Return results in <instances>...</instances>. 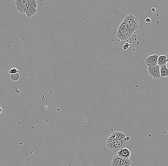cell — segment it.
<instances>
[{"instance_id":"cell-1","label":"cell","mask_w":168,"mask_h":166,"mask_svg":"<svg viewBox=\"0 0 168 166\" xmlns=\"http://www.w3.org/2000/svg\"><path fill=\"white\" fill-rule=\"evenodd\" d=\"M129 137H126L124 138L118 140L114 142L107 143L106 146L107 148L109 149L110 151L113 152L117 153L122 149L126 147L128 142L129 140Z\"/></svg>"},{"instance_id":"cell-2","label":"cell","mask_w":168,"mask_h":166,"mask_svg":"<svg viewBox=\"0 0 168 166\" xmlns=\"http://www.w3.org/2000/svg\"><path fill=\"white\" fill-rule=\"evenodd\" d=\"M131 32L128 28L127 24L123 20L120 23L117 28L116 36L119 41H126L129 39L132 36Z\"/></svg>"},{"instance_id":"cell-3","label":"cell","mask_w":168,"mask_h":166,"mask_svg":"<svg viewBox=\"0 0 168 166\" xmlns=\"http://www.w3.org/2000/svg\"><path fill=\"white\" fill-rule=\"evenodd\" d=\"M123 20L127 24L128 28L132 35L139 28L138 19L135 15H128Z\"/></svg>"},{"instance_id":"cell-4","label":"cell","mask_w":168,"mask_h":166,"mask_svg":"<svg viewBox=\"0 0 168 166\" xmlns=\"http://www.w3.org/2000/svg\"><path fill=\"white\" fill-rule=\"evenodd\" d=\"M160 66L159 65L156 66H147V70L150 76L154 79H160Z\"/></svg>"},{"instance_id":"cell-5","label":"cell","mask_w":168,"mask_h":166,"mask_svg":"<svg viewBox=\"0 0 168 166\" xmlns=\"http://www.w3.org/2000/svg\"><path fill=\"white\" fill-rule=\"evenodd\" d=\"M126 137H127V135H126L125 134H124V133H122L121 132H113L110 134V137L107 138V143L114 142L116 141L124 138Z\"/></svg>"},{"instance_id":"cell-6","label":"cell","mask_w":168,"mask_h":166,"mask_svg":"<svg viewBox=\"0 0 168 166\" xmlns=\"http://www.w3.org/2000/svg\"><path fill=\"white\" fill-rule=\"evenodd\" d=\"M28 0H16L15 1V5L16 9L20 13L24 14L26 13V9L27 7Z\"/></svg>"},{"instance_id":"cell-7","label":"cell","mask_w":168,"mask_h":166,"mask_svg":"<svg viewBox=\"0 0 168 166\" xmlns=\"http://www.w3.org/2000/svg\"><path fill=\"white\" fill-rule=\"evenodd\" d=\"M158 58H159V56L157 55H155V54H153V55L148 56L145 60L146 65V66L157 65V61Z\"/></svg>"},{"instance_id":"cell-8","label":"cell","mask_w":168,"mask_h":166,"mask_svg":"<svg viewBox=\"0 0 168 166\" xmlns=\"http://www.w3.org/2000/svg\"><path fill=\"white\" fill-rule=\"evenodd\" d=\"M117 155L121 158H129L131 155V152L128 149L125 147L117 152Z\"/></svg>"},{"instance_id":"cell-9","label":"cell","mask_w":168,"mask_h":166,"mask_svg":"<svg viewBox=\"0 0 168 166\" xmlns=\"http://www.w3.org/2000/svg\"><path fill=\"white\" fill-rule=\"evenodd\" d=\"M37 9L27 7L25 13L28 18H31L33 16H35L37 13Z\"/></svg>"},{"instance_id":"cell-10","label":"cell","mask_w":168,"mask_h":166,"mask_svg":"<svg viewBox=\"0 0 168 166\" xmlns=\"http://www.w3.org/2000/svg\"><path fill=\"white\" fill-rule=\"evenodd\" d=\"M167 63V58L165 55H161L159 56L157 61V65L160 67L166 65Z\"/></svg>"},{"instance_id":"cell-11","label":"cell","mask_w":168,"mask_h":166,"mask_svg":"<svg viewBox=\"0 0 168 166\" xmlns=\"http://www.w3.org/2000/svg\"><path fill=\"white\" fill-rule=\"evenodd\" d=\"M121 160V158L119 157L117 155L114 156L112 158L111 165L112 166H120Z\"/></svg>"},{"instance_id":"cell-12","label":"cell","mask_w":168,"mask_h":166,"mask_svg":"<svg viewBox=\"0 0 168 166\" xmlns=\"http://www.w3.org/2000/svg\"><path fill=\"white\" fill-rule=\"evenodd\" d=\"M160 74L161 78L168 77V69L166 68V65L160 67Z\"/></svg>"},{"instance_id":"cell-13","label":"cell","mask_w":168,"mask_h":166,"mask_svg":"<svg viewBox=\"0 0 168 166\" xmlns=\"http://www.w3.org/2000/svg\"><path fill=\"white\" fill-rule=\"evenodd\" d=\"M132 162L129 158H121L120 166H130Z\"/></svg>"},{"instance_id":"cell-14","label":"cell","mask_w":168,"mask_h":166,"mask_svg":"<svg viewBox=\"0 0 168 166\" xmlns=\"http://www.w3.org/2000/svg\"><path fill=\"white\" fill-rule=\"evenodd\" d=\"M27 7L37 9L38 7V2L36 0H28Z\"/></svg>"},{"instance_id":"cell-15","label":"cell","mask_w":168,"mask_h":166,"mask_svg":"<svg viewBox=\"0 0 168 166\" xmlns=\"http://www.w3.org/2000/svg\"><path fill=\"white\" fill-rule=\"evenodd\" d=\"M10 78L12 81H17L20 78L19 73H17L15 74H11V76H10Z\"/></svg>"},{"instance_id":"cell-16","label":"cell","mask_w":168,"mask_h":166,"mask_svg":"<svg viewBox=\"0 0 168 166\" xmlns=\"http://www.w3.org/2000/svg\"><path fill=\"white\" fill-rule=\"evenodd\" d=\"M19 72L17 68H11V70L9 71V73L11 74H15Z\"/></svg>"},{"instance_id":"cell-17","label":"cell","mask_w":168,"mask_h":166,"mask_svg":"<svg viewBox=\"0 0 168 166\" xmlns=\"http://www.w3.org/2000/svg\"><path fill=\"white\" fill-rule=\"evenodd\" d=\"M151 20L149 18H147L145 20V24L147 26L150 25L151 24Z\"/></svg>"},{"instance_id":"cell-18","label":"cell","mask_w":168,"mask_h":166,"mask_svg":"<svg viewBox=\"0 0 168 166\" xmlns=\"http://www.w3.org/2000/svg\"><path fill=\"white\" fill-rule=\"evenodd\" d=\"M129 46H130V44H129L128 43H125L123 47V50H127L129 47Z\"/></svg>"},{"instance_id":"cell-19","label":"cell","mask_w":168,"mask_h":166,"mask_svg":"<svg viewBox=\"0 0 168 166\" xmlns=\"http://www.w3.org/2000/svg\"><path fill=\"white\" fill-rule=\"evenodd\" d=\"M4 112V109L3 108V106L0 105V115H1Z\"/></svg>"},{"instance_id":"cell-20","label":"cell","mask_w":168,"mask_h":166,"mask_svg":"<svg viewBox=\"0 0 168 166\" xmlns=\"http://www.w3.org/2000/svg\"><path fill=\"white\" fill-rule=\"evenodd\" d=\"M151 10H152V12H153V13H154L155 12V11H156V9H155V8H152V9H151Z\"/></svg>"},{"instance_id":"cell-21","label":"cell","mask_w":168,"mask_h":166,"mask_svg":"<svg viewBox=\"0 0 168 166\" xmlns=\"http://www.w3.org/2000/svg\"><path fill=\"white\" fill-rule=\"evenodd\" d=\"M166 58H167V63H168V53L166 55Z\"/></svg>"},{"instance_id":"cell-22","label":"cell","mask_w":168,"mask_h":166,"mask_svg":"<svg viewBox=\"0 0 168 166\" xmlns=\"http://www.w3.org/2000/svg\"><path fill=\"white\" fill-rule=\"evenodd\" d=\"M166 68H167L168 69V63H167V64H166Z\"/></svg>"}]
</instances>
